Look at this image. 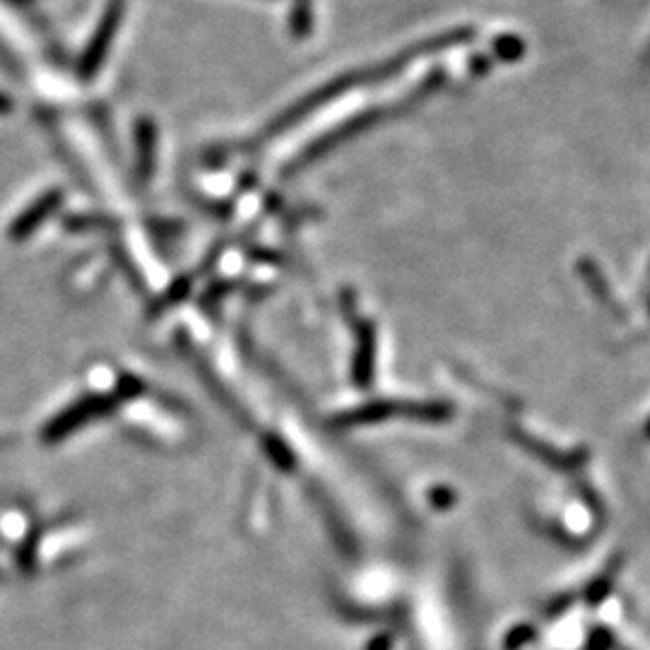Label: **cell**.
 Here are the masks:
<instances>
[{"mask_svg": "<svg viewBox=\"0 0 650 650\" xmlns=\"http://www.w3.org/2000/svg\"><path fill=\"white\" fill-rule=\"evenodd\" d=\"M13 99L8 97V94L5 92H0V114H10V111H13Z\"/></svg>", "mask_w": 650, "mask_h": 650, "instance_id": "cell-3", "label": "cell"}, {"mask_svg": "<svg viewBox=\"0 0 650 650\" xmlns=\"http://www.w3.org/2000/svg\"><path fill=\"white\" fill-rule=\"evenodd\" d=\"M123 17H126V0H109L78 61L80 80H92L102 70L106 56L111 51V44H114L118 29L123 25Z\"/></svg>", "mask_w": 650, "mask_h": 650, "instance_id": "cell-1", "label": "cell"}, {"mask_svg": "<svg viewBox=\"0 0 650 650\" xmlns=\"http://www.w3.org/2000/svg\"><path fill=\"white\" fill-rule=\"evenodd\" d=\"M138 140H140V167L147 174L152 169V159H155V140H157V130L152 126L147 118H143L138 126Z\"/></svg>", "mask_w": 650, "mask_h": 650, "instance_id": "cell-2", "label": "cell"}]
</instances>
